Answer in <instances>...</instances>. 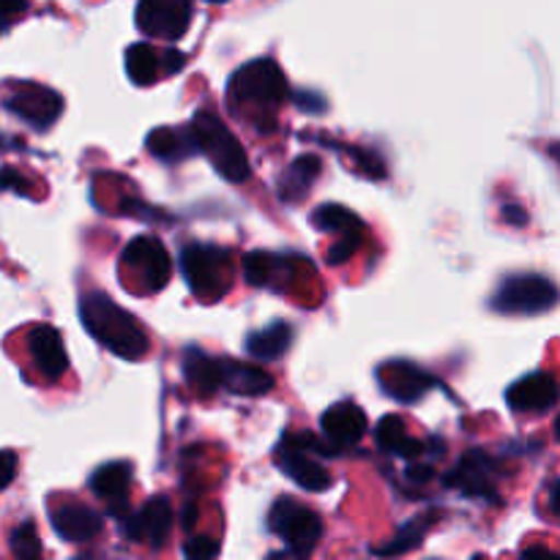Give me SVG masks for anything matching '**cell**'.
Here are the masks:
<instances>
[{
  "label": "cell",
  "mask_w": 560,
  "mask_h": 560,
  "mask_svg": "<svg viewBox=\"0 0 560 560\" xmlns=\"http://www.w3.org/2000/svg\"><path fill=\"white\" fill-rule=\"evenodd\" d=\"M80 320L85 331L96 339L98 345L115 353L118 359L140 361L145 359L151 342L135 315L120 310L109 295L88 293L80 299Z\"/></svg>",
  "instance_id": "1"
},
{
  "label": "cell",
  "mask_w": 560,
  "mask_h": 560,
  "mask_svg": "<svg viewBox=\"0 0 560 560\" xmlns=\"http://www.w3.org/2000/svg\"><path fill=\"white\" fill-rule=\"evenodd\" d=\"M288 77L279 69L277 60L257 58L241 66L230 77L228 98L235 113H260L266 124H273V113L288 102ZM257 118V124H260Z\"/></svg>",
  "instance_id": "2"
},
{
  "label": "cell",
  "mask_w": 560,
  "mask_h": 560,
  "mask_svg": "<svg viewBox=\"0 0 560 560\" xmlns=\"http://www.w3.org/2000/svg\"><path fill=\"white\" fill-rule=\"evenodd\" d=\"M189 129L195 135L197 153H202L224 180H230V184H244L249 178V156H246L238 137L228 129V124H222L219 115L200 109L191 118Z\"/></svg>",
  "instance_id": "3"
},
{
  "label": "cell",
  "mask_w": 560,
  "mask_h": 560,
  "mask_svg": "<svg viewBox=\"0 0 560 560\" xmlns=\"http://www.w3.org/2000/svg\"><path fill=\"white\" fill-rule=\"evenodd\" d=\"M317 454H337L328 443H320L315 435L304 432V435H288L279 441L277 459L279 470H282L288 479H293L301 490L306 492H323L328 485H331V476L328 470L317 463Z\"/></svg>",
  "instance_id": "4"
},
{
  "label": "cell",
  "mask_w": 560,
  "mask_h": 560,
  "mask_svg": "<svg viewBox=\"0 0 560 560\" xmlns=\"http://www.w3.org/2000/svg\"><path fill=\"white\" fill-rule=\"evenodd\" d=\"M180 271L191 293L202 301H219L233 284V260L211 244H189L180 252Z\"/></svg>",
  "instance_id": "5"
},
{
  "label": "cell",
  "mask_w": 560,
  "mask_h": 560,
  "mask_svg": "<svg viewBox=\"0 0 560 560\" xmlns=\"http://www.w3.org/2000/svg\"><path fill=\"white\" fill-rule=\"evenodd\" d=\"M268 528L288 545L293 556L306 558L323 539V520L293 498H279L268 512Z\"/></svg>",
  "instance_id": "6"
},
{
  "label": "cell",
  "mask_w": 560,
  "mask_h": 560,
  "mask_svg": "<svg viewBox=\"0 0 560 560\" xmlns=\"http://www.w3.org/2000/svg\"><path fill=\"white\" fill-rule=\"evenodd\" d=\"M560 301V290L556 282L539 273H525V277L503 279L501 288L492 295V310L501 315H541L550 312Z\"/></svg>",
  "instance_id": "7"
},
{
  "label": "cell",
  "mask_w": 560,
  "mask_h": 560,
  "mask_svg": "<svg viewBox=\"0 0 560 560\" xmlns=\"http://www.w3.org/2000/svg\"><path fill=\"white\" fill-rule=\"evenodd\" d=\"M120 266L129 268L140 288L145 293H159L167 288L173 277V262H170L167 249L156 235H137L120 255Z\"/></svg>",
  "instance_id": "8"
},
{
  "label": "cell",
  "mask_w": 560,
  "mask_h": 560,
  "mask_svg": "<svg viewBox=\"0 0 560 560\" xmlns=\"http://www.w3.org/2000/svg\"><path fill=\"white\" fill-rule=\"evenodd\" d=\"M3 107L20 120L31 124L33 129L47 131L63 113V98L52 88L36 85V82H16L14 91L5 96Z\"/></svg>",
  "instance_id": "9"
},
{
  "label": "cell",
  "mask_w": 560,
  "mask_h": 560,
  "mask_svg": "<svg viewBox=\"0 0 560 560\" xmlns=\"http://www.w3.org/2000/svg\"><path fill=\"white\" fill-rule=\"evenodd\" d=\"M191 25V0H140L137 27L145 36L178 42Z\"/></svg>",
  "instance_id": "10"
},
{
  "label": "cell",
  "mask_w": 560,
  "mask_h": 560,
  "mask_svg": "<svg viewBox=\"0 0 560 560\" xmlns=\"http://www.w3.org/2000/svg\"><path fill=\"white\" fill-rule=\"evenodd\" d=\"M495 459L487 457L485 452H468L457 463V468L446 476V487L457 490L465 498H481V501L498 503V487H495Z\"/></svg>",
  "instance_id": "11"
},
{
  "label": "cell",
  "mask_w": 560,
  "mask_h": 560,
  "mask_svg": "<svg viewBox=\"0 0 560 560\" xmlns=\"http://www.w3.org/2000/svg\"><path fill=\"white\" fill-rule=\"evenodd\" d=\"M173 530V506L167 498H151L137 514H129V523L124 525L126 539L135 545H148L153 550L167 541Z\"/></svg>",
  "instance_id": "12"
},
{
  "label": "cell",
  "mask_w": 560,
  "mask_h": 560,
  "mask_svg": "<svg viewBox=\"0 0 560 560\" xmlns=\"http://www.w3.org/2000/svg\"><path fill=\"white\" fill-rule=\"evenodd\" d=\"M377 381H381L383 392L394 397L397 402H419L427 392L438 386L432 375H427L421 366L410 364V361H388L377 370Z\"/></svg>",
  "instance_id": "13"
},
{
  "label": "cell",
  "mask_w": 560,
  "mask_h": 560,
  "mask_svg": "<svg viewBox=\"0 0 560 560\" xmlns=\"http://www.w3.org/2000/svg\"><path fill=\"white\" fill-rule=\"evenodd\" d=\"M320 430L328 446L339 454L359 446L361 438L366 435V416L355 402H337L323 413Z\"/></svg>",
  "instance_id": "14"
},
{
  "label": "cell",
  "mask_w": 560,
  "mask_h": 560,
  "mask_svg": "<svg viewBox=\"0 0 560 560\" xmlns=\"http://www.w3.org/2000/svg\"><path fill=\"white\" fill-rule=\"evenodd\" d=\"M129 487H131V465L129 463H107L96 468L91 476V492L98 501L107 503V512L115 520L129 517Z\"/></svg>",
  "instance_id": "15"
},
{
  "label": "cell",
  "mask_w": 560,
  "mask_h": 560,
  "mask_svg": "<svg viewBox=\"0 0 560 560\" xmlns=\"http://www.w3.org/2000/svg\"><path fill=\"white\" fill-rule=\"evenodd\" d=\"M27 350H31V359L36 364V370L42 372L44 381L58 383L60 377L69 370V355H66L63 337L58 334V328L52 326H36L27 337Z\"/></svg>",
  "instance_id": "16"
},
{
  "label": "cell",
  "mask_w": 560,
  "mask_h": 560,
  "mask_svg": "<svg viewBox=\"0 0 560 560\" xmlns=\"http://www.w3.org/2000/svg\"><path fill=\"white\" fill-rule=\"evenodd\" d=\"M558 383L547 372H534L509 388L506 402L517 413H541L558 402Z\"/></svg>",
  "instance_id": "17"
},
{
  "label": "cell",
  "mask_w": 560,
  "mask_h": 560,
  "mask_svg": "<svg viewBox=\"0 0 560 560\" xmlns=\"http://www.w3.org/2000/svg\"><path fill=\"white\" fill-rule=\"evenodd\" d=\"M52 528L69 545H85L102 534V514L85 503H63L52 512Z\"/></svg>",
  "instance_id": "18"
},
{
  "label": "cell",
  "mask_w": 560,
  "mask_h": 560,
  "mask_svg": "<svg viewBox=\"0 0 560 560\" xmlns=\"http://www.w3.org/2000/svg\"><path fill=\"white\" fill-rule=\"evenodd\" d=\"M145 142L148 151L167 164L186 162L191 153H197V142L189 126H186V129H170V126H162V129H153Z\"/></svg>",
  "instance_id": "19"
},
{
  "label": "cell",
  "mask_w": 560,
  "mask_h": 560,
  "mask_svg": "<svg viewBox=\"0 0 560 560\" xmlns=\"http://www.w3.org/2000/svg\"><path fill=\"white\" fill-rule=\"evenodd\" d=\"M224 361L228 359H213V355H206L202 350H186V383L200 394L219 392V388H224Z\"/></svg>",
  "instance_id": "20"
},
{
  "label": "cell",
  "mask_w": 560,
  "mask_h": 560,
  "mask_svg": "<svg viewBox=\"0 0 560 560\" xmlns=\"http://www.w3.org/2000/svg\"><path fill=\"white\" fill-rule=\"evenodd\" d=\"M323 162L315 153H306V156H299L284 175L279 178V200L282 202H299L301 197H306L310 186L315 184L317 175H320Z\"/></svg>",
  "instance_id": "21"
},
{
  "label": "cell",
  "mask_w": 560,
  "mask_h": 560,
  "mask_svg": "<svg viewBox=\"0 0 560 560\" xmlns=\"http://www.w3.org/2000/svg\"><path fill=\"white\" fill-rule=\"evenodd\" d=\"M224 388L238 397H262L273 388V377L262 366L224 361Z\"/></svg>",
  "instance_id": "22"
},
{
  "label": "cell",
  "mask_w": 560,
  "mask_h": 560,
  "mask_svg": "<svg viewBox=\"0 0 560 560\" xmlns=\"http://www.w3.org/2000/svg\"><path fill=\"white\" fill-rule=\"evenodd\" d=\"M290 342H293V328L288 323L277 320L271 326L260 328V331L249 334V339H246V353L257 361H277L288 353Z\"/></svg>",
  "instance_id": "23"
},
{
  "label": "cell",
  "mask_w": 560,
  "mask_h": 560,
  "mask_svg": "<svg viewBox=\"0 0 560 560\" xmlns=\"http://www.w3.org/2000/svg\"><path fill=\"white\" fill-rule=\"evenodd\" d=\"M375 441L377 446L383 448L386 454H394V457H402V459H416L424 454V443L410 438L405 432V421L399 416H386L381 419L375 430Z\"/></svg>",
  "instance_id": "24"
},
{
  "label": "cell",
  "mask_w": 560,
  "mask_h": 560,
  "mask_svg": "<svg viewBox=\"0 0 560 560\" xmlns=\"http://www.w3.org/2000/svg\"><path fill=\"white\" fill-rule=\"evenodd\" d=\"M126 74L135 85L145 88L153 85L162 74H167V66H164V55H159L151 44H131L126 49Z\"/></svg>",
  "instance_id": "25"
},
{
  "label": "cell",
  "mask_w": 560,
  "mask_h": 560,
  "mask_svg": "<svg viewBox=\"0 0 560 560\" xmlns=\"http://www.w3.org/2000/svg\"><path fill=\"white\" fill-rule=\"evenodd\" d=\"M312 224H315L320 233H334V235L364 233V222H361L350 208L337 206V202H328V206L317 208V211L312 213Z\"/></svg>",
  "instance_id": "26"
},
{
  "label": "cell",
  "mask_w": 560,
  "mask_h": 560,
  "mask_svg": "<svg viewBox=\"0 0 560 560\" xmlns=\"http://www.w3.org/2000/svg\"><path fill=\"white\" fill-rule=\"evenodd\" d=\"M432 517L435 514H424V517L419 520H410L408 525H402V528L394 534V539L388 541L386 547H375V556H405V552H410L413 547H419L421 541H424V534L430 530L432 525Z\"/></svg>",
  "instance_id": "27"
},
{
  "label": "cell",
  "mask_w": 560,
  "mask_h": 560,
  "mask_svg": "<svg viewBox=\"0 0 560 560\" xmlns=\"http://www.w3.org/2000/svg\"><path fill=\"white\" fill-rule=\"evenodd\" d=\"M11 552L22 560H33L42 556V541H38L36 525L22 523L11 530Z\"/></svg>",
  "instance_id": "28"
},
{
  "label": "cell",
  "mask_w": 560,
  "mask_h": 560,
  "mask_svg": "<svg viewBox=\"0 0 560 560\" xmlns=\"http://www.w3.org/2000/svg\"><path fill=\"white\" fill-rule=\"evenodd\" d=\"M361 244H364V233L339 235L337 244L328 249V262H331V266H342L345 260H350V257L361 249Z\"/></svg>",
  "instance_id": "29"
},
{
  "label": "cell",
  "mask_w": 560,
  "mask_h": 560,
  "mask_svg": "<svg viewBox=\"0 0 560 560\" xmlns=\"http://www.w3.org/2000/svg\"><path fill=\"white\" fill-rule=\"evenodd\" d=\"M217 552H219V545L213 539H208V536H195V539H189L184 545V556L195 560H208L217 556Z\"/></svg>",
  "instance_id": "30"
},
{
  "label": "cell",
  "mask_w": 560,
  "mask_h": 560,
  "mask_svg": "<svg viewBox=\"0 0 560 560\" xmlns=\"http://www.w3.org/2000/svg\"><path fill=\"white\" fill-rule=\"evenodd\" d=\"M0 189H11V191H16V195H22V197H31V191H27V189H31V184H27V180L11 167L0 170Z\"/></svg>",
  "instance_id": "31"
},
{
  "label": "cell",
  "mask_w": 560,
  "mask_h": 560,
  "mask_svg": "<svg viewBox=\"0 0 560 560\" xmlns=\"http://www.w3.org/2000/svg\"><path fill=\"white\" fill-rule=\"evenodd\" d=\"M25 9L27 0H0V31H5L14 20H20Z\"/></svg>",
  "instance_id": "32"
},
{
  "label": "cell",
  "mask_w": 560,
  "mask_h": 560,
  "mask_svg": "<svg viewBox=\"0 0 560 560\" xmlns=\"http://www.w3.org/2000/svg\"><path fill=\"white\" fill-rule=\"evenodd\" d=\"M16 476V454L14 452H0V490L14 481Z\"/></svg>",
  "instance_id": "33"
},
{
  "label": "cell",
  "mask_w": 560,
  "mask_h": 560,
  "mask_svg": "<svg viewBox=\"0 0 560 560\" xmlns=\"http://www.w3.org/2000/svg\"><path fill=\"white\" fill-rule=\"evenodd\" d=\"M432 474H435L432 465H410L408 468V479L413 481V485H424V481L432 479Z\"/></svg>",
  "instance_id": "34"
},
{
  "label": "cell",
  "mask_w": 560,
  "mask_h": 560,
  "mask_svg": "<svg viewBox=\"0 0 560 560\" xmlns=\"http://www.w3.org/2000/svg\"><path fill=\"white\" fill-rule=\"evenodd\" d=\"M503 219H506L509 224H514V228H523V224L528 222V217H525L523 208H520V206H506V208H503Z\"/></svg>",
  "instance_id": "35"
},
{
  "label": "cell",
  "mask_w": 560,
  "mask_h": 560,
  "mask_svg": "<svg viewBox=\"0 0 560 560\" xmlns=\"http://www.w3.org/2000/svg\"><path fill=\"white\" fill-rule=\"evenodd\" d=\"M186 58L180 52H175V49H170V52H164V66H167V74H173V71H180L184 69Z\"/></svg>",
  "instance_id": "36"
},
{
  "label": "cell",
  "mask_w": 560,
  "mask_h": 560,
  "mask_svg": "<svg viewBox=\"0 0 560 560\" xmlns=\"http://www.w3.org/2000/svg\"><path fill=\"white\" fill-rule=\"evenodd\" d=\"M550 509L556 514H560V481L550 490Z\"/></svg>",
  "instance_id": "37"
},
{
  "label": "cell",
  "mask_w": 560,
  "mask_h": 560,
  "mask_svg": "<svg viewBox=\"0 0 560 560\" xmlns=\"http://www.w3.org/2000/svg\"><path fill=\"white\" fill-rule=\"evenodd\" d=\"M550 153H552V156L558 159V164H560V142H558V145H552V148H550Z\"/></svg>",
  "instance_id": "38"
},
{
  "label": "cell",
  "mask_w": 560,
  "mask_h": 560,
  "mask_svg": "<svg viewBox=\"0 0 560 560\" xmlns=\"http://www.w3.org/2000/svg\"><path fill=\"white\" fill-rule=\"evenodd\" d=\"M556 435H558V441H560V419L556 421Z\"/></svg>",
  "instance_id": "39"
},
{
  "label": "cell",
  "mask_w": 560,
  "mask_h": 560,
  "mask_svg": "<svg viewBox=\"0 0 560 560\" xmlns=\"http://www.w3.org/2000/svg\"><path fill=\"white\" fill-rule=\"evenodd\" d=\"M208 3H228V0H208Z\"/></svg>",
  "instance_id": "40"
}]
</instances>
